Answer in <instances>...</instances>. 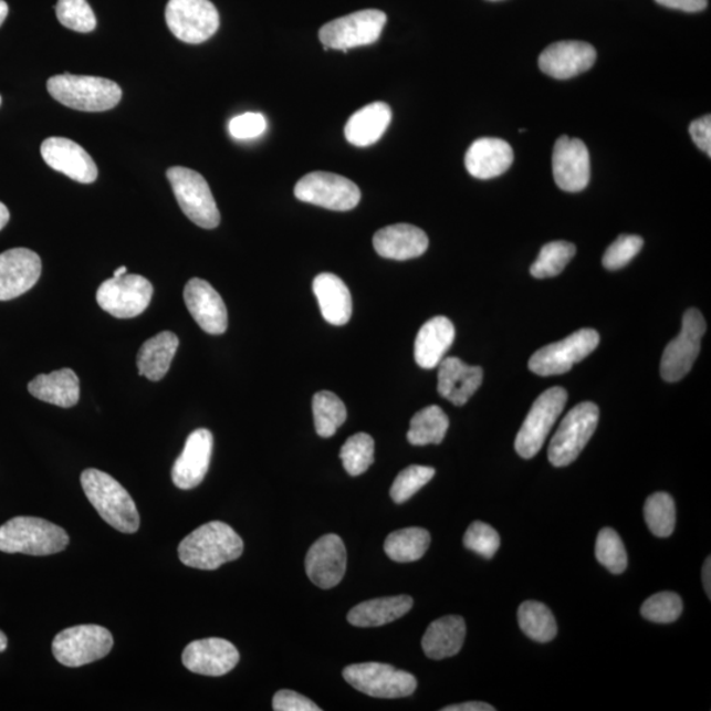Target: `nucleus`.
I'll return each mask as SVG.
<instances>
[{"label": "nucleus", "mask_w": 711, "mask_h": 711, "mask_svg": "<svg viewBox=\"0 0 711 711\" xmlns=\"http://www.w3.org/2000/svg\"><path fill=\"white\" fill-rule=\"evenodd\" d=\"M244 543L228 524L213 521L192 531L179 544L178 556L186 567L216 571L243 555Z\"/></svg>", "instance_id": "f257e3e1"}, {"label": "nucleus", "mask_w": 711, "mask_h": 711, "mask_svg": "<svg viewBox=\"0 0 711 711\" xmlns=\"http://www.w3.org/2000/svg\"><path fill=\"white\" fill-rule=\"evenodd\" d=\"M81 484L87 500L109 526L123 534H135L140 527V515L133 496L112 475L86 469L81 475Z\"/></svg>", "instance_id": "f03ea898"}, {"label": "nucleus", "mask_w": 711, "mask_h": 711, "mask_svg": "<svg viewBox=\"0 0 711 711\" xmlns=\"http://www.w3.org/2000/svg\"><path fill=\"white\" fill-rule=\"evenodd\" d=\"M46 87L61 105L84 113L108 112L119 105L123 95L112 80L67 73L48 80Z\"/></svg>", "instance_id": "7ed1b4c3"}, {"label": "nucleus", "mask_w": 711, "mask_h": 711, "mask_svg": "<svg viewBox=\"0 0 711 711\" xmlns=\"http://www.w3.org/2000/svg\"><path fill=\"white\" fill-rule=\"evenodd\" d=\"M69 544L64 529L34 516H15L0 526V551L6 554L48 556L59 554Z\"/></svg>", "instance_id": "20e7f679"}, {"label": "nucleus", "mask_w": 711, "mask_h": 711, "mask_svg": "<svg viewBox=\"0 0 711 711\" xmlns=\"http://www.w3.org/2000/svg\"><path fill=\"white\" fill-rule=\"evenodd\" d=\"M113 647L114 638L107 628L80 625L59 632L53 640L52 651L60 665L77 668L106 658Z\"/></svg>", "instance_id": "39448f33"}, {"label": "nucleus", "mask_w": 711, "mask_h": 711, "mask_svg": "<svg viewBox=\"0 0 711 711\" xmlns=\"http://www.w3.org/2000/svg\"><path fill=\"white\" fill-rule=\"evenodd\" d=\"M167 177L172 192L185 216L205 230L220 223V212L209 184L198 171L184 167L168 169Z\"/></svg>", "instance_id": "423d86ee"}, {"label": "nucleus", "mask_w": 711, "mask_h": 711, "mask_svg": "<svg viewBox=\"0 0 711 711\" xmlns=\"http://www.w3.org/2000/svg\"><path fill=\"white\" fill-rule=\"evenodd\" d=\"M599 419L598 406L579 404L565 416L548 447V460L554 467H567L583 452L595 433Z\"/></svg>", "instance_id": "0eeeda50"}, {"label": "nucleus", "mask_w": 711, "mask_h": 711, "mask_svg": "<svg viewBox=\"0 0 711 711\" xmlns=\"http://www.w3.org/2000/svg\"><path fill=\"white\" fill-rule=\"evenodd\" d=\"M343 678L358 692L376 699H404L418 687V681L406 671L383 662H360L344 669Z\"/></svg>", "instance_id": "6e6552de"}, {"label": "nucleus", "mask_w": 711, "mask_h": 711, "mask_svg": "<svg viewBox=\"0 0 711 711\" xmlns=\"http://www.w3.org/2000/svg\"><path fill=\"white\" fill-rule=\"evenodd\" d=\"M568 393L555 386L536 398L515 438V451L523 459H533L542 450L552 427L567 405Z\"/></svg>", "instance_id": "1a4fd4ad"}, {"label": "nucleus", "mask_w": 711, "mask_h": 711, "mask_svg": "<svg viewBox=\"0 0 711 711\" xmlns=\"http://www.w3.org/2000/svg\"><path fill=\"white\" fill-rule=\"evenodd\" d=\"M388 22L386 13L379 10H363L324 24L320 40L324 50L347 52L357 46L375 44Z\"/></svg>", "instance_id": "9d476101"}, {"label": "nucleus", "mask_w": 711, "mask_h": 711, "mask_svg": "<svg viewBox=\"0 0 711 711\" xmlns=\"http://www.w3.org/2000/svg\"><path fill=\"white\" fill-rule=\"evenodd\" d=\"M598 344L599 335L596 330H578L565 339L535 352L530 358L529 368L542 377L564 375L573 365L588 357Z\"/></svg>", "instance_id": "9b49d317"}, {"label": "nucleus", "mask_w": 711, "mask_h": 711, "mask_svg": "<svg viewBox=\"0 0 711 711\" xmlns=\"http://www.w3.org/2000/svg\"><path fill=\"white\" fill-rule=\"evenodd\" d=\"M294 195L302 202L333 211L354 210L362 199L355 182L327 171L309 172L295 185Z\"/></svg>", "instance_id": "f8f14e48"}, {"label": "nucleus", "mask_w": 711, "mask_h": 711, "mask_svg": "<svg viewBox=\"0 0 711 711\" xmlns=\"http://www.w3.org/2000/svg\"><path fill=\"white\" fill-rule=\"evenodd\" d=\"M169 30L186 44H202L219 30L217 7L210 0H169L165 10Z\"/></svg>", "instance_id": "ddd939ff"}, {"label": "nucleus", "mask_w": 711, "mask_h": 711, "mask_svg": "<svg viewBox=\"0 0 711 711\" xmlns=\"http://www.w3.org/2000/svg\"><path fill=\"white\" fill-rule=\"evenodd\" d=\"M707 333V322L700 310L689 309L682 316L678 337L667 345L661 357L660 373L667 383H678L692 369L700 355L701 341Z\"/></svg>", "instance_id": "4468645a"}, {"label": "nucleus", "mask_w": 711, "mask_h": 711, "mask_svg": "<svg viewBox=\"0 0 711 711\" xmlns=\"http://www.w3.org/2000/svg\"><path fill=\"white\" fill-rule=\"evenodd\" d=\"M154 286L139 274H124L103 282L96 293L102 310L119 320L139 316L148 309Z\"/></svg>", "instance_id": "2eb2a0df"}, {"label": "nucleus", "mask_w": 711, "mask_h": 711, "mask_svg": "<svg viewBox=\"0 0 711 711\" xmlns=\"http://www.w3.org/2000/svg\"><path fill=\"white\" fill-rule=\"evenodd\" d=\"M555 182L564 191H583L590 181V156L584 142L562 136L552 156Z\"/></svg>", "instance_id": "dca6fc26"}, {"label": "nucleus", "mask_w": 711, "mask_h": 711, "mask_svg": "<svg viewBox=\"0 0 711 711\" xmlns=\"http://www.w3.org/2000/svg\"><path fill=\"white\" fill-rule=\"evenodd\" d=\"M305 565L309 578L320 588L339 585L347 571V550L342 537L335 534L320 537L309 550Z\"/></svg>", "instance_id": "f3484780"}, {"label": "nucleus", "mask_w": 711, "mask_h": 711, "mask_svg": "<svg viewBox=\"0 0 711 711\" xmlns=\"http://www.w3.org/2000/svg\"><path fill=\"white\" fill-rule=\"evenodd\" d=\"M41 269L39 254L27 248L0 253V301H11L30 292L38 284Z\"/></svg>", "instance_id": "a211bd4d"}, {"label": "nucleus", "mask_w": 711, "mask_h": 711, "mask_svg": "<svg viewBox=\"0 0 711 711\" xmlns=\"http://www.w3.org/2000/svg\"><path fill=\"white\" fill-rule=\"evenodd\" d=\"M240 654L231 641L207 638L191 641L185 648L182 662L190 672L219 678L238 666Z\"/></svg>", "instance_id": "6ab92c4d"}, {"label": "nucleus", "mask_w": 711, "mask_h": 711, "mask_svg": "<svg viewBox=\"0 0 711 711\" xmlns=\"http://www.w3.org/2000/svg\"><path fill=\"white\" fill-rule=\"evenodd\" d=\"M41 156L48 167L81 184H93L98 178V168L87 151L65 137H50L41 144Z\"/></svg>", "instance_id": "aec40b11"}, {"label": "nucleus", "mask_w": 711, "mask_h": 711, "mask_svg": "<svg viewBox=\"0 0 711 711\" xmlns=\"http://www.w3.org/2000/svg\"><path fill=\"white\" fill-rule=\"evenodd\" d=\"M212 447V433L206 428L189 435L181 456L172 466L171 480L177 488L190 490L202 484L209 472Z\"/></svg>", "instance_id": "412c9836"}, {"label": "nucleus", "mask_w": 711, "mask_h": 711, "mask_svg": "<svg viewBox=\"0 0 711 711\" xmlns=\"http://www.w3.org/2000/svg\"><path fill=\"white\" fill-rule=\"evenodd\" d=\"M184 300L195 321L205 333L222 335L228 327V313L222 296L209 282L191 279L184 290Z\"/></svg>", "instance_id": "4be33fe9"}, {"label": "nucleus", "mask_w": 711, "mask_h": 711, "mask_svg": "<svg viewBox=\"0 0 711 711\" xmlns=\"http://www.w3.org/2000/svg\"><path fill=\"white\" fill-rule=\"evenodd\" d=\"M597 52L584 41H558L542 52V72L556 80H569L595 65Z\"/></svg>", "instance_id": "5701e85b"}, {"label": "nucleus", "mask_w": 711, "mask_h": 711, "mask_svg": "<svg viewBox=\"0 0 711 711\" xmlns=\"http://www.w3.org/2000/svg\"><path fill=\"white\" fill-rule=\"evenodd\" d=\"M438 367L439 395L454 406H464L484 379V370L472 367L458 357L443 358Z\"/></svg>", "instance_id": "b1692460"}, {"label": "nucleus", "mask_w": 711, "mask_h": 711, "mask_svg": "<svg viewBox=\"0 0 711 711\" xmlns=\"http://www.w3.org/2000/svg\"><path fill=\"white\" fill-rule=\"evenodd\" d=\"M373 245L384 259L406 261L422 257L428 248V238L416 226L395 224L376 232Z\"/></svg>", "instance_id": "393cba45"}, {"label": "nucleus", "mask_w": 711, "mask_h": 711, "mask_svg": "<svg viewBox=\"0 0 711 711\" xmlns=\"http://www.w3.org/2000/svg\"><path fill=\"white\" fill-rule=\"evenodd\" d=\"M514 151L505 140L482 137L469 147L466 167L469 175L479 179L500 177L512 167Z\"/></svg>", "instance_id": "a878e982"}, {"label": "nucleus", "mask_w": 711, "mask_h": 711, "mask_svg": "<svg viewBox=\"0 0 711 711\" xmlns=\"http://www.w3.org/2000/svg\"><path fill=\"white\" fill-rule=\"evenodd\" d=\"M453 323L446 316H435L419 330L414 356L420 368L433 369L443 360L454 342Z\"/></svg>", "instance_id": "bb28decb"}, {"label": "nucleus", "mask_w": 711, "mask_h": 711, "mask_svg": "<svg viewBox=\"0 0 711 711\" xmlns=\"http://www.w3.org/2000/svg\"><path fill=\"white\" fill-rule=\"evenodd\" d=\"M391 122V109L384 102L370 103L358 109L345 124V139L356 147H369L381 139Z\"/></svg>", "instance_id": "cd10ccee"}, {"label": "nucleus", "mask_w": 711, "mask_h": 711, "mask_svg": "<svg viewBox=\"0 0 711 711\" xmlns=\"http://www.w3.org/2000/svg\"><path fill=\"white\" fill-rule=\"evenodd\" d=\"M313 290L321 312L330 324L344 326L352 316V296L343 280L333 273L316 275Z\"/></svg>", "instance_id": "c85d7f7f"}, {"label": "nucleus", "mask_w": 711, "mask_h": 711, "mask_svg": "<svg viewBox=\"0 0 711 711\" xmlns=\"http://www.w3.org/2000/svg\"><path fill=\"white\" fill-rule=\"evenodd\" d=\"M467 635L466 620L459 616H447L428 626L422 648L432 660L452 658L461 651Z\"/></svg>", "instance_id": "c756f323"}, {"label": "nucleus", "mask_w": 711, "mask_h": 711, "mask_svg": "<svg viewBox=\"0 0 711 711\" xmlns=\"http://www.w3.org/2000/svg\"><path fill=\"white\" fill-rule=\"evenodd\" d=\"M29 390L43 402L69 409L79 404L80 378L74 370L64 368L34 377L29 384Z\"/></svg>", "instance_id": "7c9ffc66"}, {"label": "nucleus", "mask_w": 711, "mask_h": 711, "mask_svg": "<svg viewBox=\"0 0 711 711\" xmlns=\"http://www.w3.org/2000/svg\"><path fill=\"white\" fill-rule=\"evenodd\" d=\"M409 596L385 597L365 600L348 613V623L356 627H378L395 623L412 609Z\"/></svg>", "instance_id": "2f4dec72"}, {"label": "nucleus", "mask_w": 711, "mask_h": 711, "mask_svg": "<svg viewBox=\"0 0 711 711\" xmlns=\"http://www.w3.org/2000/svg\"><path fill=\"white\" fill-rule=\"evenodd\" d=\"M179 341L176 334L164 331L142 345L137 354V369L139 375L150 381H160L170 368L176 356Z\"/></svg>", "instance_id": "473e14b6"}, {"label": "nucleus", "mask_w": 711, "mask_h": 711, "mask_svg": "<svg viewBox=\"0 0 711 711\" xmlns=\"http://www.w3.org/2000/svg\"><path fill=\"white\" fill-rule=\"evenodd\" d=\"M430 543L431 535L427 530L407 527L386 537L384 550L393 562L411 563L425 556Z\"/></svg>", "instance_id": "72a5a7b5"}, {"label": "nucleus", "mask_w": 711, "mask_h": 711, "mask_svg": "<svg viewBox=\"0 0 711 711\" xmlns=\"http://www.w3.org/2000/svg\"><path fill=\"white\" fill-rule=\"evenodd\" d=\"M450 419L439 406H428L412 417L407 440L412 446L440 445L445 440Z\"/></svg>", "instance_id": "f704fd0d"}, {"label": "nucleus", "mask_w": 711, "mask_h": 711, "mask_svg": "<svg viewBox=\"0 0 711 711\" xmlns=\"http://www.w3.org/2000/svg\"><path fill=\"white\" fill-rule=\"evenodd\" d=\"M517 620L523 634L540 644H548L556 637L557 625L554 614L537 600L523 603L517 610Z\"/></svg>", "instance_id": "c9c22d12"}, {"label": "nucleus", "mask_w": 711, "mask_h": 711, "mask_svg": "<svg viewBox=\"0 0 711 711\" xmlns=\"http://www.w3.org/2000/svg\"><path fill=\"white\" fill-rule=\"evenodd\" d=\"M313 414L316 433L321 438H331L347 420V407L333 391L316 393L313 398Z\"/></svg>", "instance_id": "e433bc0d"}, {"label": "nucleus", "mask_w": 711, "mask_h": 711, "mask_svg": "<svg viewBox=\"0 0 711 711\" xmlns=\"http://www.w3.org/2000/svg\"><path fill=\"white\" fill-rule=\"evenodd\" d=\"M576 254V245L568 241H551L542 248L540 258L531 265L535 279H552L561 274Z\"/></svg>", "instance_id": "4c0bfd02"}, {"label": "nucleus", "mask_w": 711, "mask_h": 711, "mask_svg": "<svg viewBox=\"0 0 711 711\" xmlns=\"http://www.w3.org/2000/svg\"><path fill=\"white\" fill-rule=\"evenodd\" d=\"M645 520L655 536H671L676 526V506L672 496L662 492L648 496Z\"/></svg>", "instance_id": "58836bf2"}, {"label": "nucleus", "mask_w": 711, "mask_h": 711, "mask_svg": "<svg viewBox=\"0 0 711 711\" xmlns=\"http://www.w3.org/2000/svg\"><path fill=\"white\" fill-rule=\"evenodd\" d=\"M345 472L360 475L375 462V440L370 435L358 432L345 441L341 450Z\"/></svg>", "instance_id": "ea45409f"}, {"label": "nucleus", "mask_w": 711, "mask_h": 711, "mask_svg": "<svg viewBox=\"0 0 711 711\" xmlns=\"http://www.w3.org/2000/svg\"><path fill=\"white\" fill-rule=\"evenodd\" d=\"M596 557L607 571L620 575L627 568V552L623 540L613 529L599 531L596 542Z\"/></svg>", "instance_id": "a19ab883"}, {"label": "nucleus", "mask_w": 711, "mask_h": 711, "mask_svg": "<svg viewBox=\"0 0 711 711\" xmlns=\"http://www.w3.org/2000/svg\"><path fill=\"white\" fill-rule=\"evenodd\" d=\"M435 469L424 466H411L404 469L393 482L390 489L391 500L397 505L409 501L411 496L419 492L425 485L433 479Z\"/></svg>", "instance_id": "79ce46f5"}, {"label": "nucleus", "mask_w": 711, "mask_h": 711, "mask_svg": "<svg viewBox=\"0 0 711 711\" xmlns=\"http://www.w3.org/2000/svg\"><path fill=\"white\" fill-rule=\"evenodd\" d=\"M56 13L59 22L69 30L81 33L95 30V13L87 0H59Z\"/></svg>", "instance_id": "37998d69"}, {"label": "nucleus", "mask_w": 711, "mask_h": 711, "mask_svg": "<svg viewBox=\"0 0 711 711\" xmlns=\"http://www.w3.org/2000/svg\"><path fill=\"white\" fill-rule=\"evenodd\" d=\"M683 609L682 599L672 592H661L646 600L640 613L655 624H672L678 620Z\"/></svg>", "instance_id": "c03bdc74"}, {"label": "nucleus", "mask_w": 711, "mask_h": 711, "mask_svg": "<svg viewBox=\"0 0 711 711\" xmlns=\"http://www.w3.org/2000/svg\"><path fill=\"white\" fill-rule=\"evenodd\" d=\"M644 245V239L637 237V234H620V237L607 248L603 264L607 271H618V269L630 264Z\"/></svg>", "instance_id": "a18cd8bd"}, {"label": "nucleus", "mask_w": 711, "mask_h": 711, "mask_svg": "<svg viewBox=\"0 0 711 711\" xmlns=\"http://www.w3.org/2000/svg\"><path fill=\"white\" fill-rule=\"evenodd\" d=\"M462 543H464L468 550L475 552V554L485 558H492L500 548L501 537L489 524L484 522H473L471 526L468 527Z\"/></svg>", "instance_id": "49530a36"}, {"label": "nucleus", "mask_w": 711, "mask_h": 711, "mask_svg": "<svg viewBox=\"0 0 711 711\" xmlns=\"http://www.w3.org/2000/svg\"><path fill=\"white\" fill-rule=\"evenodd\" d=\"M228 130H230L233 139L237 140L257 139V137L265 133L266 119L262 114L247 113L233 117L228 124Z\"/></svg>", "instance_id": "de8ad7c7"}, {"label": "nucleus", "mask_w": 711, "mask_h": 711, "mask_svg": "<svg viewBox=\"0 0 711 711\" xmlns=\"http://www.w3.org/2000/svg\"><path fill=\"white\" fill-rule=\"evenodd\" d=\"M273 710L275 711H321L312 700L293 690H280L273 699Z\"/></svg>", "instance_id": "09e8293b"}, {"label": "nucleus", "mask_w": 711, "mask_h": 711, "mask_svg": "<svg viewBox=\"0 0 711 711\" xmlns=\"http://www.w3.org/2000/svg\"><path fill=\"white\" fill-rule=\"evenodd\" d=\"M689 134L697 147L711 157V116H702L690 124Z\"/></svg>", "instance_id": "8fccbe9b"}, {"label": "nucleus", "mask_w": 711, "mask_h": 711, "mask_svg": "<svg viewBox=\"0 0 711 711\" xmlns=\"http://www.w3.org/2000/svg\"><path fill=\"white\" fill-rule=\"evenodd\" d=\"M668 9L681 10L686 12H700L707 9L708 0H656Z\"/></svg>", "instance_id": "3c124183"}, {"label": "nucleus", "mask_w": 711, "mask_h": 711, "mask_svg": "<svg viewBox=\"0 0 711 711\" xmlns=\"http://www.w3.org/2000/svg\"><path fill=\"white\" fill-rule=\"evenodd\" d=\"M441 710L443 711H494L495 708L492 705H489V703H485V702L472 701V702L459 703V705L447 707Z\"/></svg>", "instance_id": "603ef678"}, {"label": "nucleus", "mask_w": 711, "mask_h": 711, "mask_svg": "<svg viewBox=\"0 0 711 711\" xmlns=\"http://www.w3.org/2000/svg\"><path fill=\"white\" fill-rule=\"evenodd\" d=\"M702 583H703V588H705L707 595L710 598L711 597V561H710V557H708L705 564H703Z\"/></svg>", "instance_id": "864d4df0"}, {"label": "nucleus", "mask_w": 711, "mask_h": 711, "mask_svg": "<svg viewBox=\"0 0 711 711\" xmlns=\"http://www.w3.org/2000/svg\"><path fill=\"white\" fill-rule=\"evenodd\" d=\"M10 220V211L7 207L0 202V230H3L7 223Z\"/></svg>", "instance_id": "5fc2aeb1"}, {"label": "nucleus", "mask_w": 711, "mask_h": 711, "mask_svg": "<svg viewBox=\"0 0 711 711\" xmlns=\"http://www.w3.org/2000/svg\"><path fill=\"white\" fill-rule=\"evenodd\" d=\"M7 15H9V4L4 0H0V27L4 23Z\"/></svg>", "instance_id": "6e6d98bb"}, {"label": "nucleus", "mask_w": 711, "mask_h": 711, "mask_svg": "<svg viewBox=\"0 0 711 711\" xmlns=\"http://www.w3.org/2000/svg\"><path fill=\"white\" fill-rule=\"evenodd\" d=\"M7 644H9V640H7L4 632L0 631V652L7 650Z\"/></svg>", "instance_id": "4d7b16f0"}, {"label": "nucleus", "mask_w": 711, "mask_h": 711, "mask_svg": "<svg viewBox=\"0 0 711 711\" xmlns=\"http://www.w3.org/2000/svg\"><path fill=\"white\" fill-rule=\"evenodd\" d=\"M127 274V266L117 268L114 272L113 278H122V275Z\"/></svg>", "instance_id": "13d9d810"}, {"label": "nucleus", "mask_w": 711, "mask_h": 711, "mask_svg": "<svg viewBox=\"0 0 711 711\" xmlns=\"http://www.w3.org/2000/svg\"><path fill=\"white\" fill-rule=\"evenodd\" d=\"M490 2H499V0H490Z\"/></svg>", "instance_id": "bf43d9fd"}, {"label": "nucleus", "mask_w": 711, "mask_h": 711, "mask_svg": "<svg viewBox=\"0 0 711 711\" xmlns=\"http://www.w3.org/2000/svg\"><path fill=\"white\" fill-rule=\"evenodd\" d=\"M0 105H2V96H0Z\"/></svg>", "instance_id": "052dcab7"}]
</instances>
